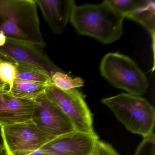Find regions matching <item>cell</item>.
<instances>
[{"label":"cell","instance_id":"9","mask_svg":"<svg viewBox=\"0 0 155 155\" xmlns=\"http://www.w3.org/2000/svg\"><path fill=\"white\" fill-rule=\"evenodd\" d=\"M0 51L14 60L16 63L35 67L51 77L62 70L58 68L38 47L7 39Z\"/></svg>","mask_w":155,"mask_h":155},{"label":"cell","instance_id":"19","mask_svg":"<svg viewBox=\"0 0 155 155\" xmlns=\"http://www.w3.org/2000/svg\"><path fill=\"white\" fill-rule=\"evenodd\" d=\"M95 155H120L111 145L99 140Z\"/></svg>","mask_w":155,"mask_h":155},{"label":"cell","instance_id":"6","mask_svg":"<svg viewBox=\"0 0 155 155\" xmlns=\"http://www.w3.org/2000/svg\"><path fill=\"white\" fill-rule=\"evenodd\" d=\"M5 147L14 155H28L55 137L41 130L32 121L2 127Z\"/></svg>","mask_w":155,"mask_h":155},{"label":"cell","instance_id":"3","mask_svg":"<svg viewBox=\"0 0 155 155\" xmlns=\"http://www.w3.org/2000/svg\"><path fill=\"white\" fill-rule=\"evenodd\" d=\"M128 131L143 138L154 134V107L141 96L121 93L101 99Z\"/></svg>","mask_w":155,"mask_h":155},{"label":"cell","instance_id":"11","mask_svg":"<svg viewBox=\"0 0 155 155\" xmlns=\"http://www.w3.org/2000/svg\"><path fill=\"white\" fill-rule=\"evenodd\" d=\"M51 31L63 33L70 20L75 2L73 0H35Z\"/></svg>","mask_w":155,"mask_h":155},{"label":"cell","instance_id":"23","mask_svg":"<svg viewBox=\"0 0 155 155\" xmlns=\"http://www.w3.org/2000/svg\"><path fill=\"white\" fill-rule=\"evenodd\" d=\"M7 38L5 35L1 32H0V47L4 46L6 42Z\"/></svg>","mask_w":155,"mask_h":155},{"label":"cell","instance_id":"13","mask_svg":"<svg viewBox=\"0 0 155 155\" xmlns=\"http://www.w3.org/2000/svg\"><path fill=\"white\" fill-rule=\"evenodd\" d=\"M50 83H38L16 79L11 89L8 91L17 97L35 100L45 93L47 87Z\"/></svg>","mask_w":155,"mask_h":155},{"label":"cell","instance_id":"22","mask_svg":"<svg viewBox=\"0 0 155 155\" xmlns=\"http://www.w3.org/2000/svg\"><path fill=\"white\" fill-rule=\"evenodd\" d=\"M5 148V142L2 132V127L0 124V149Z\"/></svg>","mask_w":155,"mask_h":155},{"label":"cell","instance_id":"12","mask_svg":"<svg viewBox=\"0 0 155 155\" xmlns=\"http://www.w3.org/2000/svg\"><path fill=\"white\" fill-rule=\"evenodd\" d=\"M155 1L146 0L144 4L125 17L143 26L150 33L154 50L155 33Z\"/></svg>","mask_w":155,"mask_h":155},{"label":"cell","instance_id":"26","mask_svg":"<svg viewBox=\"0 0 155 155\" xmlns=\"http://www.w3.org/2000/svg\"><path fill=\"white\" fill-rule=\"evenodd\" d=\"M5 150H6V152H7V155H14L13 154H12V153L11 151H10L9 150H8V149L7 148L5 147Z\"/></svg>","mask_w":155,"mask_h":155},{"label":"cell","instance_id":"18","mask_svg":"<svg viewBox=\"0 0 155 155\" xmlns=\"http://www.w3.org/2000/svg\"><path fill=\"white\" fill-rule=\"evenodd\" d=\"M134 155H155V137L153 134L143 138Z\"/></svg>","mask_w":155,"mask_h":155},{"label":"cell","instance_id":"24","mask_svg":"<svg viewBox=\"0 0 155 155\" xmlns=\"http://www.w3.org/2000/svg\"><path fill=\"white\" fill-rule=\"evenodd\" d=\"M7 87L6 85H5L0 80V91H8L7 89Z\"/></svg>","mask_w":155,"mask_h":155},{"label":"cell","instance_id":"25","mask_svg":"<svg viewBox=\"0 0 155 155\" xmlns=\"http://www.w3.org/2000/svg\"><path fill=\"white\" fill-rule=\"evenodd\" d=\"M0 155H7V152L5 149H0Z\"/></svg>","mask_w":155,"mask_h":155},{"label":"cell","instance_id":"15","mask_svg":"<svg viewBox=\"0 0 155 155\" xmlns=\"http://www.w3.org/2000/svg\"><path fill=\"white\" fill-rule=\"evenodd\" d=\"M51 83L63 90L77 89L84 86V81L80 77L72 78L64 71H58L51 77Z\"/></svg>","mask_w":155,"mask_h":155},{"label":"cell","instance_id":"10","mask_svg":"<svg viewBox=\"0 0 155 155\" xmlns=\"http://www.w3.org/2000/svg\"><path fill=\"white\" fill-rule=\"evenodd\" d=\"M36 102L0 92V124L2 127L31 120Z\"/></svg>","mask_w":155,"mask_h":155},{"label":"cell","instance_id":"20","mask_svg":"<svg viewBox=\"0 0 155 155\" xmlns=\"http://www.w3.org/2000/svg\"><path fill=\"white\" fill-rule=\"evenodd\" d=\"M0 62H8L14 64H16L17 63L14 60L12 59L1 51H0Z\"/></svg>","mask_w":155,"mask_h":155},{"label":"cell","instance_id":"7","mask_svg":"<svg viewBox=\"0 0 155 155\" xmlns=\"http://www.w3.org/2000/svg\"><path fill=\"white\" fill-rule=\"evenodd\" d=\"M35 101L31 120L41 130L55 137L75 130L68 118L45 93Z\"/></svg>","mask_w":155,"mask_h":155},{"label":"cell","instance_id":"17","mask_svg":"<svg viewBox=\"0 0 155 155\" xmlns=\"http://www.w3.org/2000/svg\"><path fill=\"white\" fill-rule=\"evenodd\" d=\"M17 68L15 64L8 62H0V80L11 89L17 78Z\"/></svg>","mask_w":155,"mask_h":155},{"label":"cell","instance_id":"1","mask_svg":"<svg viewBox=\"0 0 155 155\" xmlns=\"http://www.w3.org/2000/svg\"><path fill=\"white\" fill-rule=\"evenodd\" d=\"M0 32L7 39L44 48L35 0H0Z\"/></svg>","mask_w":155,"mask_h":155},{"label":"cell","instance_id":"21","mask_svg":"<svg viewBox=\"0 0 155 155\" xmlns=\"http://www.w3.org/2000/svg\"><path fill=\"white\" fill-rule=\"evenodd\" d=\"M28 155H51L49 153L47 152L44 150L41 149V148L29 154Z\"/></svg>","mask_w":155,"mask_h":155},{"label":"cell","instance_id":"4","mask_svg":"<svg viewBox=\"0 0 155 155\" xmlns=\"http://www.w3.org/2000/svg\"><path fill=\"white\" fill-rule=\"evenodd\" d=\"M100 71L101 76L113 87L129 94L141 96L148 88L145 73L132 59L123 54H106L101 61Z\"/></svg>","mask_w":155,"mask_h":155},{"label":"cell","instance_id":"8","mask_svg":"<svg viewBox=\"0 0 155 155\" xmlns=\"http://www.w3.org/2000/svg\"><path fill=\"white\" fill-rule=\"evenodd\" d=\"M98 141L95 132L74 130L55 137L40 148L51 155H95Z\"/></svg>","mask_w":155,"mask_h":155},{"label":"cell","instance_id":"2","mask_svg":"<svg viewBox=\"0 0 155 155\" xmlns=\"http://www.w3.org/2000/svg\"><path fill=\"white\" fill-rule=\"evenodd\" d=\"M124 18L106 0L98 4L76 5L70 21L79 35L109 44L122 36Z\"/></svg>","mask_w":155,"mask_h":155},{"label":"cell","instance_id":"14","mask_svg":"<svg viewBox=\"0 0 155 155\" xmlns=\"http://www.w3.org/2000/svg\"><path fill=\"white\" fill-rule=\"evenodd\" d=\"M17 78L19 80L41 83H51V78L44 71L35 67L17 63Z\"/></svg>","mask_w":155,"mask_h":155},{"label":"cell","instance_id":"16","mask_svg":"<svg viewBox=\"0 0 155 155\" xmlns=\"http://www.w3.org/2000/svg\"><path fill=\"white\" fill-rule=\"evenodd\" d=\"M109 3L124 18L142 6L146 0H107Z\"/></svg>","mask_w":155,"mask_h":155},{"label":"cell","instance_id":"5","mask_svg":"<svg viewBox=\"0 0 155 155\" xmlns=\"http://www.w3.org/2000/svg\"><path fill=\"white\" fill-rule=\"evenodd\" d=\"M45 94L68 118L75 130L95 132L92 113L80 91L77 89L63 90L51 83L46 89Z\"/></svg>","mask_w":155,"mask_h":155},{"label":"cell","instance_id":"27","mask_svg":"<svg viewBox=\"0 0 155 155\" xmlns=\"http://www.w3.org/2000/svg\"><path fill=\"white\" fill-rule=\"evenodd\" d=\"M0 92H2V91H0Z\"/></svg>","mask_w":155,"mask_h":155}]
</instances>
